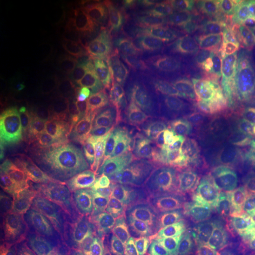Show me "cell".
<instances>
[{
    "instance_id": "obj_12",
    "label": "cell",
    "mask_w": 255,
    "mask_h": 255,
    "mask_svg": "<svg viewBox=\"0 0 255 255\" xmlns=\"http://www.w3.org/2000/svg\"><path fill=\"white\" fill-rule=\"evenodd\" d=\"M178 255H189V254H187V253H181V254H178Z\"/></svg>"
},
{
    "instance_id": "obj_11",
    "label": "cell",
    "mask_w": 255,
    "mask_h": 255,
    "mask_svg": "<svg viewBox=\"0 0 255 255\" xmlns=\"http://www.w3.org/2000/svg\"><path fill=\"white\" fill-rule=\"evenodd\" d=\"M189 255H218V252H212V253H208V254H197V253H191V254H189Z\"/></svg>"
},
{
    "instance_id": "obj_6",
    "label": "cell",
    "mask_w": 255,
    "mask_h": 255,
    "mask_svg": "<svg viewBox=\"0 0 255 255\" xmlns=\"http://www.w3.org/2000/svg\"><path fill=\"white\" fill-rule=\"evenodd\" d=\"M193 158V148L168 139L152 149L149 163L156 177L165 183H174L176 186L187 173Z\"/></svg>"
},
{
    "instance_id": "obj_3",
    "label": "cell",
    "mask_w": 255,
    "mask_h": 255,
    "mask_svg": "<svg viewBox=\"0 0 255 255\" xmlns=\"http://www.w3.org/2000/svg\"><path fill=\"white\" fill-rule=\"evenodd\" d=\"M213 122L229 146L255 149V73L240 95L215 111Z\"/></svg>"
},
{
    "instance_id": "obj_7",
    "label": "cell",
    "mask_w": 255,
    "mask_h": 255,
    "mask_svg": "<svg viewBox=\"0 0 255 255\" xmlns=\"http://www.w3.org/2000/svg\"><path fill=\"white\" fill-rule=\"evenodd\" d=\"M240 182L255 208V149L251 146H231Z\"/></svg>"
},
{
    "instance_id": "obj_9",
    "label": "cell",
    "mask_w": 255,
    "mask_h": 255,
    "mask_svg": "<svg viewBox=\"0 0 255 255\" xmlns=\"http://www.w3.org/2000/svg\"><path fill=\"white\" fill-rule=\"evenodd\" d=\"M196 233L214 240L216 244L221 245L227 239V229L222 221L218 219H205L200 223Z\"/></svg>"
},
{
    "instance_id": "obj_4",
    "label": "cell",
    "mask_w": 255,
    "mask_h": 255,
    "mask_svg": "<svg viewBox=\"0 0 255 255\" xmlns=\"http://www.w3.org/2000/svg\"><path fill=\"white\" fill-rule=\"evenodd\" d=\"M156 113L169 131L191 145L221 137L213 120L199 105L163 98L157 103Z\"/></svg>"
},
{
    "instance_id": "obj_8",
    "label": "cell",
    "mask_w": 255,
    "mask_h": 255,
    "mask_svg": "<svg viewBox=\"0 0 255 255\" xmlns=\"http://www.w3.org/2000/svg\"><path fill=\"white\" fill-rule=\"evenodd\" d=\"M216 252L218 255H255V226L228 237Z\"/></svg>"
},
{
    "instance_id": "obj_2",
    "label": "cell",
    "mask_w": 255,
    "mask_h": 255,
    "mask_svg": "<svg viewBox=\"0 0 255 255\" xmlns=\"http://www.w3.org/2000/svg\"><path fill=\"white\" fill-rule=\"evenodd\" d=\"M194 210L205 219L227 222V238L255 226V208L239 178L235 159L229 162L214 187Z\"/></svg>"
},
{
    "instance_id": "obj_10",
    "label": "cell",
    "mask_w": 255,
    "mask_h": 255,
    "mask_svg": "<svg viewBox=\"0 0 255 255\" xmlns=\"http://www.w3.org/2000/svg\"><path fill=\"white\" fill-rule=\"evenodd\" d=\"M41 222L45 227H52L53 225L58 223L60 220H62V213L59 210L53 209V208H49L43 210L41 213Z\"/></svg>"
},
{
    "instance_id": "obj_1",
    "label": "cell",
    "mask_w": 255,
    "mask_h": 255,
    "mask_svg": "<svg viewBox=\"0 0 255 255\" xmlns=\"http://www.w3.org/2000/svg\"><path fill=\"white\" fill-rule=\"evenodd\" d=\"M175 62L188 77L220 87L238 77L244 60L226 46L205 19L184 25L175 50Z\"/></svg>"
},
{
    "instance_id": "obj_5",
    "label": "cell",
    "mask_w": 255,
    "mask_h": 255,
    "mask_svg": "<svg viewBox=\"0 0 255 255\" xmlns=\"http://www.w3.org/2000/svg\"><path fill=\"white\" fill-rule=\"evenodd\" d=\"M207 21L239 58L255 60V7L229 8L208 18Z\"/></svg>"
}]
</instances>
